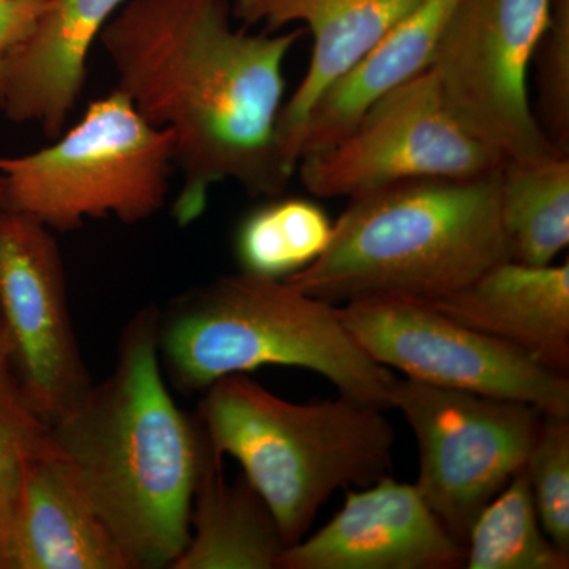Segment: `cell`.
<instances>
[{
    "label": "cell",
    "mask_w": 569,
    "mask_h": 569,
    "mask_svg": "<svg viewBox=\"0 0 569 569\" xmlns=\"http://www.w3.org/2000/svg\"><path fill=\"white\" fill-rule=\"evenodd\" d=\"M228 0H129L100 37L119 91L174 138L181 227L208 206L216 183L279 197L295 171L279 141L283 66L293 31L236 29Z\"/></svg>",
    "instance_id": "obj_1"
},
{
    "label": "cell",
    "mask_w": 569,
    "mask_h": 569,
    "mask_svg": "<svg viewBox=\"0 0 569 569\" xmlns=\"http://www.w3.org/2000/svg\"><path fill=\"white\" fill-rule=\"evenodd\" d=\"M159 309L123 328L110 376L52 422L71 477L133 569L171 568L190 538L204 433L176 406L159 355Z\"/></svg>",
    "instance_id": "obj_2"
},
{
    "label": "cell",
    "mask_w": 569,
    "mask_h": 569,
    "mask_svg": "<svg viewBox=\"0 0 569 569\" xmlns=\"http://www.w3.org/2000/svg\"><path fill=\"white\" fill-rule=\"evenodd\" d=\"M500 170L410 179L350 198L325 252L284 282L332 306L370 298L426 302L455 293L509 260Z\"/></svg>",
    "instance_id": "obj_3"
},
{
    "label": "cell",
    "mask_w": 569,
    "mask_h": 569,
    "mask_svg": "<svg viewBox=\"0 0 569 569\" xmlns=\"http://www.w3.org/2000/svg\"><path fill=\"white\" fill-rule=\"evenodd\" d=\"M157 337L163 376L186 395L233 373L287 366L328 378L358 402L389 408L391 370L348 335L337 306L283 279L242 271L193 288L159 309Z\"/></svg>",
    "instance_id": "obj_4"
},
{
    "label": "cell",
    "mask_w": 569,
    "mask_h": 569,
    "mask_svg": "<svg viewBox=\"0 0 569 569\" xmlns=\"http://www.w3.org/2000/svg\"><path fill=\"white\" fill-rule=\"evenodd\" d=\"M383 411L342 395L288 402L247 373H233L204 389L197 419L209 447L238 460L290 548L337 490L391 475L396 437Z\"/></svg>",
    "instance_id": "obj_5"
},
{
    "label": "cell",
    "mask_w": 569,
    "mask_h": 569,
    "mask_svg": "<svg viewBox=\"0 0 569 569\" xmlns=\"http://www.w3.org/2000/svg\"><path fill=\"white\" fill-rule=\"evenodd\" d=\"M54 138L39 151L0 156V209L71 231L89 220L146 222L167 204L173 134L119 89L89 103Z\"/></svg>",
    "instance_id": "obj_6"
},
{
    "label": "cell",
    "mask_w": 569,
    "mask_h": 569,
    "mask_svg": "<svg viewBox=\"0 0 569 569\" xmlns=\"http://www.w3.org/2000/svg\"><path fill=\"white\" fill-rule=\"evenodd\" d=\"M388 400L417 436L415 486L449 533L466 546L481 509L526 467L545 415L516 400L410 378H396Z\"/></svg>",
    "instance_id": "obj_7"
},
{
    "label": "cell",
    "mask_w": 569,
    "mask_h": 569,
    "mask_svg": "<svg viewBox=\"0 0 569 569\" xmlns=\"http://www.w3.org/2000/svg\"><path fill=\"white\" fill-rule=\"evenodd\" d=\"M505 163L451 110L429 67L377 99L342 138L302 156L296 173L316 197L350 200L410 179L479 178Z\"/></svg>",
    "instance_id": "obj_8"
},
{
    "label": "cell",
    "mask_w": 569,
    "mask_h": 569,
    "mask_svg": "<svg viewBox=\"0 0 569 569\" xmlns=\"http://www.w3.org/2000/svg\"><path fill=\"white\" fill-rule=\"evenodd\" d=\"M549 10L550 0H460L430 63L451 110L507 162L563 153L542 133L530 100Z\"/></svg>",
    "instance_id": "obj_9"
},
{
    "label": "cell",
    "mask_w": 569,
    "mask_h": 569,
    "mask_svg": "<svg viewBox=\"0 0 569 569\" xmlns=\"http://www.w3.org/2000/svg\"><path fill=\"white\" fill-rule=\"evenodd\" d=\"M337 313L369 358L410 380L516 400L545 417L569 418V376L430 306L370 298L337 306Z\"/></svg>",
    "instance_id": "obj_10"
},
{
    "label": "cell",
    "mask_w": 569,
    "mask_h": 569,
    "mask_svg": "<svg viewBox=\"0 0 569 569\" xmlns=\"http://www.w3.org/2000/svg\"><path fill=\"white\" fill-rule=\"evenodd\" d=\"M0 323L26 399L48 426L89 388L67 277L50 228L0 209Z\"/></svg>",
    "instance_id": "obj_11"
},
{
    "label": "cell",
    "mask_w": 569,
    "mask_h": 569,
    "mask_svg": "<svg viewBox=\"0 0 569 569\" xmlns=\"http://www.w3.org/2000/svg\"><path fill=\"white\" fill-rule=\"evenodd\" d=\"M466 557L417 486L387 475L347 490L342 509L284 549L279 569H458Z\"/></svg>",
    "instance_id": "obj_12"
},
{
    "label": "cell",
    "mask_w": 569,
    "mask_h": 569,
    "mask_svg": "<svg viewBox=\"0 0 569 569\" xmlns=\"http://www.w3.org/2000/svg\"><path fill=\"white\" fill-rule=\"evenodd\" d=\"M421 0H236L233 17L246 26L282 31L302 24L313 39L312 59L301 84L283 103L279 141L284 162L295 171L299 141L313 104L335 82L410 13Z\"/></svg>",
    "instance_id": "obj_13"
},
{
    "label": "cell",
    "mask_w": 569,
    "mask_h": 569,
    "mask_svg": "<svg viewBox=\"0 0 569 569\" xmlns=\"http://www.w3.org/2000/svg\"><path fill=\"white\" fill-rule=\"evenodd\" d=\"M129 0H47L31 33L0 62V110L48 137L80 100L93 44Z\"/></svg>",
    "instance_id": "obj_14"
},
{
    "label": "cell",
    "mask_w": 569,
    "mask_h": 569,
    "mask_svg": "<svg viewBox=\"0 0 569 569\" xmlns=\"http://www.w3.org/2000/svg\"><path fill=\"white\" fill-rule=\"evenodd\" d=\"M2 569H133L56 445L22 468Z\"/></svg>",
    "instance_id": "obj_15"
},
{
    "label": "cell",
    "mask_w": 569,
    "mask_h": 569,
    "mask_svg": "<svg viewBox=\"0 0 569 569\" xmlns=\"http://www.w3.org/2000/svg\"><path fill=\"white\" fill-rule=\"evenodd\" d=\"M422 305L569 376L568 261L546 266L501 261L467 287Z\"/></svg>",
    "instance_id": "obj_16"
},
{
    "label": "cell",
    "mask_w": 569,
    "mask_h": 569,
    "mask_svg": "<svg viewBox=\"0 0 569 569\" xmlns=\"http://www.w3.org/2000/svg\"><path fill=\"white\" fill-rule=\"evenodd\" d=\"M460 0H421L361 62L318 99L299 141V159L332 144L381 96L429 69Z\"/></svg>",
    "instance_id": "obj_17"
},
{
    "label": "cell",
    "mask_w": 569,
    "mask_h": 569,
    "mask_svg": "<svg viewBox=\"0 0 569 569\" xmlns=\"http://www.w3.org/2000/svg\"><path fill=\"white\" fill-rule=\"evenodd\" d=\"M284 546L274 515L244 477L228 481L204 437L190 538L170 569H277Z\"/></svg>",
    "instance_id": "obj_18"
},
{
    "label": "cell",
    "mask_w": 569,
    "mask_h": 569,
    "mask_svg": "<svg viewBox=\"0 0 569 569\" xmlns=\"http://www.w3.org/2000/svg\"><path fill=\"white\" fill-rule=\"evenodd\" d=\"M498 192L509 260L552 264L569 244V156L505 163Z\"/></svg>",
    "instance_id": "obj_19"
},
{
    "label": "cell",
    "mask_w": 569,
    "mask_h": 569,
    "mask_svg": "<svg viewBox=\"0 0 569 569\" xmlns=\"http://www.w3.org/2000/svg\"><path fill=\"white\" fill-rule=\"evenodd\" d=\"M468 569H568L569 553L557 548L539 522L526 471H519L471 523Z\"/></svg>",
    "instance_id": "obj_20"
},
{
    "label": "cell",
    "mask_w": 569,
    "mask_h": 569,
    "mask_svg": "<svg viewBox=\"0 0 569 569\" xmlns=\"http://www.w3.org/2000/svg\"><path fill=\"white\" fill-rule=\"evenodd\" d=\"M332 224L323 208L305 198L269 201L239 224L236 257L249 274L284 279L325 252Z\"/></svg>",
    "instance_id": "obj_21"
},
{
    "label": "cell",
    "mask_w": 569,
    "mask_h": 569,
    "mask_svg": "<svg viewBox=\"0 0 569 569\" xmlns=\"http://www.w3.org/2000/svg\"><path fill=\"white\" fill-rule=\"evenodd\" d=\"M52 445L51 427L26 399L14 372L9 336L0 323V569L22 468L29 459Z\"/></svg>",
    "instance_id": "obj_22"
},
{
    "label": "cell",
    "mask_w": 569,
    "mask_h": 569,
    "mask_svg": "<svg viewBox=\"0 0 569 569\" xmlns=\"http://www.w3.org/2000/svg\"><path fill=\"white\" fill-rule=\"evenodd\" d=\"M523 471L542 529L569 553V418H542Z\"/></svg>",
    "instance_id": "obj_23"
},
{
    "label": "cell",
    "mask_w": 569,
    "mask_h": 569,
    "mask_svg": "<svg viewBox=\"0 0 569 569\" xmlns=\"http://www.w3.org/2000/svg\"><path fill=\"white\" fill-rule=\"evenodd\" d=\"M531 67H537L539 127L553 148L569 156V0H550Z\"/></svg>",
    "instance_id": "obj_24"
},
{
    "label": "cell",
    "mask_w": 569,
    "mask_h": 569,
    "mask_svg": "<svg viewBox=\"0 0 569 569\" xmlns=\"http://www.w3.org/2000/svg\"><path fill=\"white\" fill-rule=\"evenodd\" d=\"M44 3L47 0H0V62L31 33Z\"/></svg>",
    "instance_id": "obj_25"
}]
</instances>
